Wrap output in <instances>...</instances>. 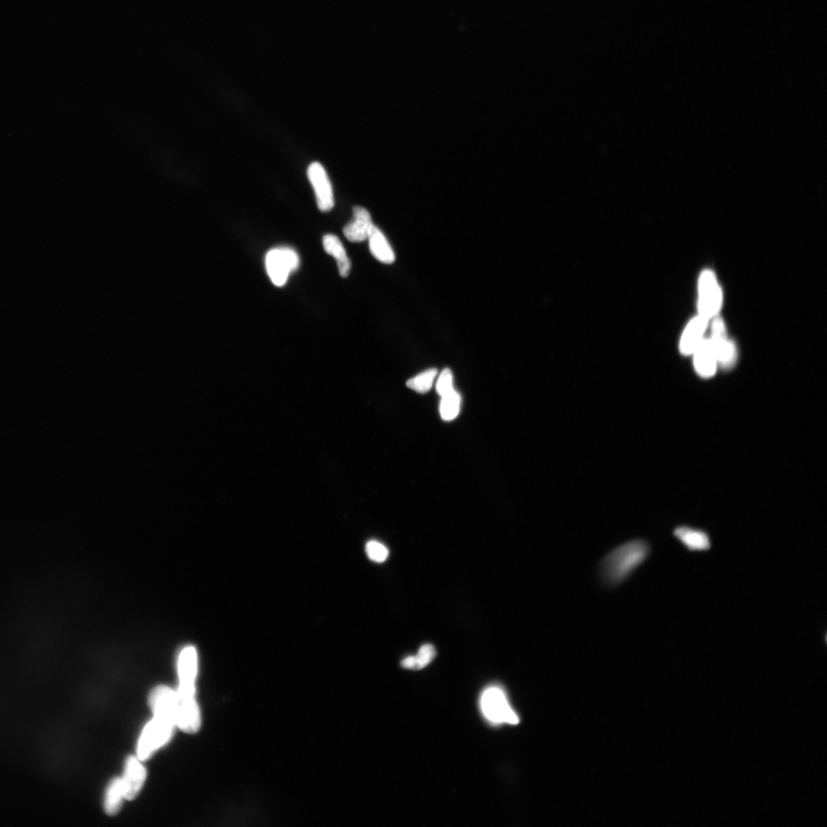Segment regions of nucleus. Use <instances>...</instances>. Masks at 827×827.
<instances>
[{
    "mask_svg": "<svg viewBox=\"0 0 827 827\" xmlns=\"http://www.w3.org/2000/svg\"><path fill=\"white\" fill-rule=\"evenodd\" d=\"M198 671V656L193 646L184 648L178 656V673L180 685L176 691L180 699L195 697V681Z\"/></svg>",
    "mask_w": 827,
    "mask_h": 827,
    "instance_id": "nucleus-6",
    "label": "nucleus"
},
{
    "mask_svg": "<svg viewBox=\"0 0 827 827\" xmlns=\"http://www.w3.org/2000/svg\"><path fill=\"white\" fill-rule=\"evenodd\" d=\"M692 355L695 369L700 377L710 378L715 375L719 365L710 340L703 339Z\"/></svg>",
    "mask_w": 827,
    "mask_h": 827,
    "instance_id": "nucleus-13",
    "label": "nucleus"
},
{
    "mask_svg": "<svg viewBox=\"0 0 827 827\" xmlns=\"http://www.w3.org/2000/svg\"><path fill=\"white\" fill-rule=\"evenodd\" d=\"M307 176L314 187L319 210L323 212H330L335 201L332 185L325 169L321 164L314 162L309 166Z\"/></svg>",
    "mask_w": 827,
    "mask_h": 827,
    "instance_id": "nucleus-9",
    "label": "nucleus"
},
{
    "mask_svg": "<svg viewBox=\"0 0 827 827\" xmlns=\"http://www.w3.org/2000/svg\"><path fill=\"white\" fill-rule=\"evenodd\" d=\"M436 389L441 397L446 396L453 388V375L449 369H445L440 373L438 380Z\"/></svg>",
    "mask_w": 827,
    "mask_h": 827,
    "instance_id": "nucleus-23",
    "label": "nucleus"
},
{
    "mask_svg": "<svg viewBox=\"0 0 827 827\" xmlns=\"http://www.w3.org/2000/svg\"><path fill=\"white\" fill-rule=\"evenodd\" d=\"M481 707L485 718L495 725L504 723L516 725L520 722L505 692L499 688L492 687L483 692Z\"/></svg>",
    "mask_w": 827,
    "mask_h": 827,
    "instance_id": "nucleus-2",
    "label": "nucleus"
},
{
    "mask_svg": "<svg viewBox=\"0 0 827 827\" xmlns=\"http://www.w3.org/2000/svg\"><path fill=\"white\" fill-rule=\"evenodd\" d=\"M722 304V290L715 275L712 270H704L699 282V315L707 319L716 316Z\"/></svg>",
    "mask_w": 827,
    "mask_h": 827,
    "instance_id": "nucleus-5",
    "label": "nucleus"
},
{
    "mask_svg": "<svg viewBox=\"0 0 827 827\" xmlns=\"http://www.w3.org/2000/svg\"><path fill=\"white\" fill-rule=\"evenodd\" d=\"M175 722L180 729L189 734H194L200 730L201 714L195 697L180 699Z\"/></svg>",
    "mask_w": 827,
    "mask_h": 827,
    "instance_id": "nucleus-12",
    "label": "nucleus"
},
{
    "mask_svg": "<svg viewBox=\"0 0 827 827\" xmlns=\"http://www.w3.org/2000/svg\"><path fill=\"white\" fill-rule=\"evenodd\" d=\"M324 248L329 255L335 258L339 268L340 275L346 278L350 275L351 262L346 255V250L340 239L333 234H326L323 239Z\"/></svg>",
    "mask_w": 827,
    "mask_h": 827,
    "instance_id": "nucleus-16",
    "label": "nucleus"
},
{
    "mask_svg": "<svg viewBox=\"0 0 827 827\" xmlns=\"http://www.w3.org/2000/svg\"><path fill=\"white\" fill-rule=\"evenodd\" d=\"M436 650L433 645L427 644L420 647L416 656H409L404 659L401 664L404 668L410 670H421L425 668L435 659Z\"/></svg>",
    "mask_w": 827,
    "mask_h": 827,
    "instance_id": "nucleus-19",
    "label": "nucleus"
},
{
    "mask_svg": "<svg viewBox=\"0 0 827 827\" xmlns=\"http://www.w3.org/2000/svg\"><path fill=\"white\" fill-rule=\"evenodd\" d=\"M180 703L176 691L161 685L154 688L149 695V706L156 718L173 723L176 726V715Z\"/></svg>",
    "mask_w": 827,
    "mask_h": 827,
    "instance_id": "nucleus-8",
    "label": "nucleus"
},
{
    "mask_svg": "<svg viewBox=\"0 0 827 827\" xmlns=\"http://www.w3.org/2000/svg\"><path fill=\"white\" fill-rule=\"evenodd\" d=\"M366 553L368 557L373 561L377 563H382L388 559L389 549L387 547L378 541H370L365 547Z\"/></svg>",
    "mask_w": 827,
    "mask_h": 827,
    "instance_id": "nucleus-22",
    "label": "nucleus"
},
{
    "mask_svg": "<svg viewBox=\"0 0 827 827\" xmlns=\"http://www.w3.org/2000/svg\"><path fill=\"white\" fill-rule=\"evenodd\" d=\"M300 260L296 251L290 248L270 250L266 256L268 274L278 287L284 286L290 272L297 269Z\"/></svg>",
    "mask_w": 827,
    "mask_h": 827,
    "instance_id": "nucleus-4",
    "label": "nucleus"
},
{
    "mask_svg": "<svg viewBox=\"0 0 827 827\" xmlns=\"http://www.w3.org/2000/svg\"><path fill=\"white\" fill-rule=\"evenodd\" d=\"M367 240L372 255L375 259L388 265L396 261V256L390 244L383 233L375 225Z\"/></svg>",
    "mask_w": 827,
    "mask_h": 827,
    "instance_id": "nucleus-15",
    "label": "nucleus"
},
{
    "mask_svg": "<svg viewBox=\"0 0 827 827\" xmlns=\"http://www.w3.org/2000/svg\"><path fill=\"white\" fill-rule=\"evenodd\" d=\"M175 725L173 723L154 717L141 734L137 746V756L144 760L153 755L156 750L171 740Z\"/></svg>",
    "mask_w": 827,
    "mask_h": 827,
    "instance_id": "nucleus-3",
    "label": "nucleus"
},
{
    "mask_svg": "<svg viewBox=\"0 0 827 827\" xmlns=\"http://www.w3.org/2000/svg\"><path fill=\"white\" fill-rule=\"evenodd\" d=\"M440 413L445 421H452L457 418L460 407V396L455 389L441 397Z\"/></svg>",
    "mask_w": 827,
    "mask_h": 827,
    "instance_id": "nucleus-20",
    "label": "nucleus"
},
{
    "mask_svg": "<svg viewBox=\"0 0 827 827\" xmlns=\"http://www.w3.org/2000/svg\"><path fill=\"white\" fill-rule=\"evenodd\" d=\"M353 218L343 229L347 240L359 243L367 240L374 227L370 212L360 206L354 207Z\"/></svg>",
    "mask_w": 827,
    "mask_h": 827,
    "instance_id": "nucleus-11",
    "label": "nucleus"
},
{
    "mask_svg": "<svg viewBox=\"0 0 827 827\" xmlns=\"http://www.w3.org/2000/svg\"><path fill=\"white\" fill-rule=\"evenodd\" d=\"M709 319L699 315L692 319L682 336L680 349L683 355H692L703 340Z\"/></svg>",
    "mask_w": 827,
    "mask_h": 827,
    "instance_id": "nucleus-14",
    "label": "nucleus"
},
{
    "mask_svg": "<svg viewBox=\"0 0 827 827\" xmlns=\"http://www.w3.org/2000/svg\"><path fill=\"white\" fill-rule=\"evenodd\" d=\"M125 798L121 778L113 779L109 784L105 799V810L109 816L117 814L121 808Z\"/></svg>",
    "mask_w": 827,
    "mask_h": 827,
    "instance_id": "nucleus-18",
    "label": "nucleus"
},
{
    "mask_svg": "<svg viewBox=\"0 0 827 827\" xmlns=\"http://www.w3.org/2000/svg\"><path fill=\"white\" fill-rule=\"evenodd\" d=\"M147 778V770L139 759L130 756L126 760L125 773L121 777L125 798L127 801L135 799L142 789Z\"/></svg>",
    "mask_w": 827,
    "mask_h": 827,
    "instance_id": "nucleus-10",
    "label": "nucleus"
},
{
    "mask_svg": "<svg viewBox=\"0 0 827 827\" xmlns=\"http://www.w3.org/2000/svg\"><path fill=\"white\" fill-rule=\"evenodd\" d=\"M710 342L716 353L718 365L722 369L732 368L737 360L736 347L728 340L725 324L719 316L715 317L712 322Z\"/></svg>",
    "mask_w": 827,
    "mask_h": 827,
    "instance_id": "nucleus-7",
    "label": "nucleus"
},
{
    "mask_svg": "<svg viewBox=\"0 0 827 827\" xmlns=\"http://www.w3.org/2000/svg\"><path fill=\"white\" fill-rule=\"evenodd\" d=\"M437 374L438 370L436 369L428 370L416 375V377L409 380L407 382V387L417 392L426 393L433 385Z\"/></svg>",
    "mask_w": 827,
    "mask_h": 827,
    "instance_id": "nucleus-21",
    "label": "nucleus"
},
{
    "mask_svg": "<svg viewBox=\"0 0 827 827\" xmlns=\"http://www.w3.org/2000/svg\"><path fill=\"white\" fill-rule=\"evenodd\" d=\"M674 535L692 551L707 550L711 546L709 535L701 530L682 526L675 530Z\"/></svg>",
    "mask_w": 827,
    "mask_h": 827,
    "instance_id": "nucleus-17",
    "label": "nucleus"
},
{
    "mask_svg": "<svg viewBox=\"0 0 827 827\" xmlns=\"http://www.w3.org/2000/svg\"><path fill=\"white\" fill-rule=\"evenodd\" d=\"M650 547L644 540L628 542L610 552L601 564V576L610 585H617L631 576L646 560Z\"/></svg>",
    "mask_w": 827,
    "mask_h": 827,
    "instance_id": "nucleus-1",
    "label": "nucleus"
}]
</instances>
